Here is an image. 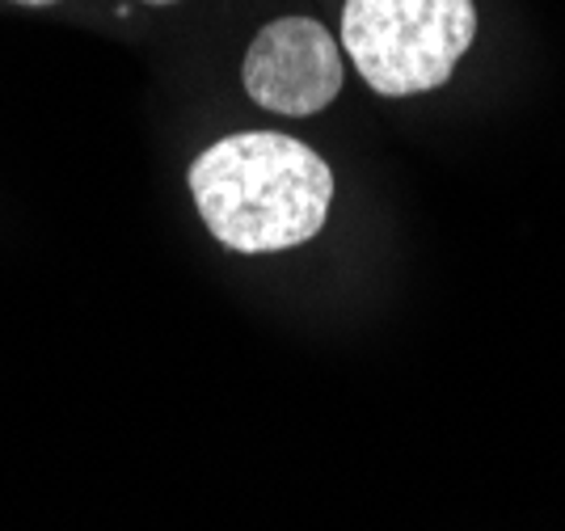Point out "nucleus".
<instances>
[{
	"mask_svg": "<svg viewBox=\"0 0 565 531\" xmlns=\"http://www.w3.org/2000/svg\"><path fill=\"white\" fill-rule=\"evenodd\" d=\"M190 194L224 249L279 254L326 229L333 173L305 139L241 131L194 157Z\"/></svg>",
	"mask_w": 565,
	"mask_h": 531,
	"instance_id": "nucleus-1",
	"label": "nucleus"
},
{
	"mask_svg": "<svg viewBox=\"0 0 565 531\" xmlns=\"http://www.w3.org/2000/svg\"><path fill=\"white\" fill-rule=\"evenodd\" d=\"M472 39V0H347L338 43L376 93L414 97L448 85Z\"/></svg>",
	"mask_w": 565,
	"mask_h": 531,
	"instance_id": "nucleus-2",
	"label": "nucleus"
},
{
	"mask_svg": "<svg viewBox=\"0 0 565 531\" xmlns=\"http://www.w3.org/2000/svg\"><path fill=\"white\" fill-rule=\"evenodd\" d=\"M241 81L262 110L291 118L317 115L342 93V51L321 22L279 18L254 34Z\"/></svg>",
	"mask_w": 565,
	"mask_h": 531,
	"instance_id": "nucleus-3",
	"label": "nucleus"
},
{
	"mask_svg": "<svg viewBox=\"0 0 565 531\" xmlns=\"http://www.w3.org/2000/svg\"><path fill=\"white\" fill-rule=\"evenodd\" d=\"M13 4H25V9H47V4H55V0H13Z\"/></svg>",
	"mask_w": 565,
	"mask_h": 531,
	"instance_id": "nucleus-4",
	"label": "nucleus"
},
{
	"mask_svg": "<svg viewBox=\"0 0 565 531\" xmlns=\"http://www.w3.org/2000/svg\"><path fill=\"white\" fill-rule=\"evenodd\" d=\"M143 4H178V0H143Z\"/></svg>",
	"mask_w": 565,
	"mask_h": 531,
	"instance_id": "nucleus-5",
	"label": "nucleus"
}]
</instances>
